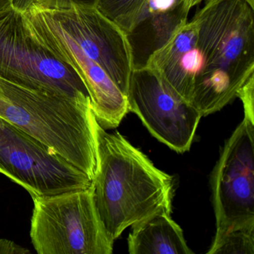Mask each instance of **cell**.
I'll use <instances>...</instances> for the list:
<instances>
[{
    "label": "cell",
    "instance_id": "6",
    "mask_svg": "<svg viewBox=\"0 0 254 254\" xmlns=\"http://www.w3.org/2000/svg\"><path fill=\"white\" fill-rule=\"evenodd\" d=\"M0 76L91 107L79 75L29 38L13 6L0 11Z\"/></svg>",
    "mask_w": 254,
    "mask_h": 254
},
{
    "label": "cell",
    "instance_id": "3",
    "mask_svg": "<svg viewBox=\"0 0 254 254\" xmlns=\"http://www.w3.org/2000/svg\"><path fill=\"white\" fill-rule=\"evenodd\" d=\"M0 118L41 141L93 180L96 118L91 107L0 76Z\"/></svg>",
    "mask_w": 254,
    "mask_h": 254
},
{
    "label": "cell",
    "instance_id": "10",
    "mask_svg": "<svg viewBox=\"0 0 254 254\" xmlns=\"http://www.w3.org/2000/svg\"><path fill=\"white\" fill-rule=\"evenodd\" d=\"M46 7L85 54L127 96L135 68L129 35L95 5L71 3L65 7Z\"/></svg>",
    "mask_w": 254,
    "mask_h": 254
},
{
    "label": "cell",
    "instance_id": "20",
    "mask_svg": "<svg viewBox=\"0 0 254 254\" xmlns=\"http://www.w3.org/2000/svg\"><path fill=\"white\" fill-rule=\"evenodd\" d=\"M13 6L11 0H0V11Z\"/></svg>",
    "mask_w": 254,
    "mask_h": 254
},
{
    "label": "cell",
    "instance_id": "18",
    "mask_svg": "<svg viewBox=\"0 0 254 254\" xmlns=\"http://www.w3.org/2000/svg\"><path fill=\"white\" fill-rule=\"evenodd\" d=\"M203 1V0H179V5L184 14L188 16L190 11Z\"/></svg>",
    "mask_w": 254,
    "mask_h": 254
},
{
    "label": "cell",
    "instance_id": "11",
    "mask_svg": "<svg viewBox=\"0 0 254 254\" xmlns=\"http://www.w3.org/2000/svg\"><path fill=\"white\" fill-rule=\"evenodd\" d=\"M171 212L159 211L132 225L127 239L130 254H193L182 229Z\"/></svg>",
    "mask_w": 254,
    "mask_h": 254
},
{
    "label": "cell",
    "instance_id": "17",
    "mask_svg": "<svg viewBox=\"0 0 254 254\" xmlns=\"http://www.w3.org/2000/svg\"><path fill=\"white\" fill-rule=\"evenodd\" d=\"M29 250L8 239H0V254H27Z\"/></svg>",
    "mask_w": 254,
    "mask_h": 254
},
{
    "label": "cell",
    "instance_id": "4",
    "mask_svg": "<svg viewBox=\"0 0 254 254\" xmlns=\"http://www.w3.org/2000/svg\"><path fill=\"white\" fill-rule=\"evenodd\" d=\"M32 199L30 236L38 254H112L114 242L99 216L92 186Z\"/></svg>",
    "mask_w": 254,
    "mask_h": 254
},
{
    "label": "cell",
    "instance_id": "8",
    "mask_svg": "<svg viewBox=\"0 0 254 254\" xmlns=\"http://www.w3.org/2000/svg\"><path fill=\"white\" fill-rule=\"evenodd\" d=\"M216 232L213 242L254 229V123L244 118L226 142L212 180Z\"/></svg>",
    "mask_w": 254,
    "mask_h": 254
},
{
    "label": "cell",
    "instance_id": "19",
    "mask_svg": "<svg viewBox=\"0 0 254 254\" xmlns=\"http://www.w3.org/2000/svg\"><path fill=\"white\" fill-rule=\"evenodd\" d=\"M36 0H11V4L16 10L20 12H23L25 10L27 9Z\"/></svg>",
    "mask_w": 254,
    "mask_h": 254
},
{
    "label": "cell",
    "instance_id": "5",
    "mask_svg": "<svg viewBox=\"0 0 254 254\" xmlns=\"http://www.w3.org/2000/svg\"><path fill=\"white\" fill-rule=\"evenodd\" d=\"M20 13L29 38L79 75L97 123L106 130L117 127L129 112L127 96L68 35L47 7L34 2Z\"/></svg>",
    "mask_w": 254,
    "mask_h": 254
},
{
    "label": "cell",
    "instance_id": "16",
    "mask_svg": "<svg viewBox=\"0 0 254 254\" xmlns=\"http://www.w3.org/2000/svg\"><path fill=\"white\" fill-rule=\"evenodd\" d=\"M96 0H36L34 2L48 7H65L71 3L95 5ZM33 2V3H34Z\"/></svg>",
    "mask_w": 254,
    "mask_h": 254
},
{
    "label": "cell",
    "instance_id": "9",
    "mask_svg": "<svg viewBox=\"0 0 254 254\" xmlns=\"http://www.w3.org/2000/svg\"><path fill=\"white\" fill-rule=\"evenodd\" d=\"M128 111L150 133L178 153L190 150L202 116L148 66H135L127 93Z\"/></svg>",
    "mask_w": 254,
    "mask_h": 254
},
{
    "label": "cell",
    "instance_id": "1",
    "mask_svg": "<svg viewBox=\"0 0 254 254\" xmlns=\"http://www.w3.org/2000/svg\"><path fill=\"white\" fill-rule=\"evenodd\" d=\"M96 167L92 180L95 203L113 242L129 226L159 211L172 212L173 178L119 132L94 122Z\"/></svg>",
    "mask_w": 254,
    "mask_h": 254
},
{
    "label": "cell",
    "instance_id": "15",
    "mask_svg": "<svg viewBox=\"0 0 254 254\" xmlns=\"http://www.w3.org/2000/svg\"><path fill=\"white\" fill-rule=\"evenodd\" d=\"M236 97L243 104L245 118L254 123V75L239 89Z\"/></svg>",
    "mask_w": 254,
    "mask_h": 254
},
{
    "label": "cell",
    "instance_id": "13",
    "mask_svg": "<svg viewBox=\"0 0 254 254\" xmlns=\"http://www.w3.org/2000/svg\"><path fill=\"white\" fill-rule=\"evenodd\" d=\"M155 33L156 47H160L170 36L181 20L188 19L183 13L179 0H148V17Z\"/></svg>",
    "mask_w": 254,
    "mask_h": 254
},
{
    "label": "cell",
    "instance_id": "2",
    "mask_svg": "<svg viewBox=\"0 0 254 254\" xmlns=\"http://www.w3.org/2000/svg\"><path fill=\"white\" fill-rule=\"evenodd\" d=\"M191 20L203 71L190 104L203 117L230 103L254 75V8L244 0H206Z\"/></svg>",
    "mask_w": 254,
    "mask_h": 254
},
{
    "label": "cell",
    "instance_id": "12",
    "mask_svg": "<svg viewBox=\"0 0 254 254\" xmlns=\"http://www.w3.org/2000/svg\"><path fill=\"white\" fill-rule=\"evenodd\" d=\"M148 0H96L95 6L127 35L148 17Z\"/></svg>",
    "mask_w": 254,
    "mask_h": 254
},
{
    "label": "cell",
    "instance_id": "14",
    "mask_svg": "<svg viewBox=\"0 0 254 254\" xmlns=\"http://www.w3.org/2000/svg\"><path fill=\"white\" fill-rule=\"evenodd\" d=\"M207 254H254V229L227 233L218 242H212Z\"/></svg>",
    "mask_w": 254,
    "mask_h": 254
},
{
    "label": "cell",
    "instance_id": "7",
    "mask_svg": "<svg viewBox=\"0 0 254 254\" xmlns=\"http://www.w3.org/2000/svg\"><path fill=\"white\" fill-rule=\"evenodd\" d=\"M0 173L34 197L89 188L92 180L76 166L0 118Z\"/></svg>",
    "mask_w": 254,
    "mask_h": 254
},
{
    "label": "cell",
    "instance_id": "21",
    "mask_svg": "<svg viewBox=\"0 0 254 254\" xmlns=\"http://www.w3.org/2000/svg\"><path fill=\"white\" fill-rule=\"evenodd\" d=\"M251 8H254V0H244Z\"/></svg>",
    "mask_w": 254,
    "mask_h": 254
}]
</instances>
